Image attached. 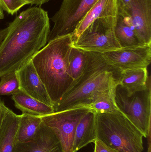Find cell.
Segmentation results:
<instances>
[{"mask_svg": "<svg viewBox=\"0 0 151 152\" xmlns=\"http://www.w3.org/2000/svg\"><path fill=\"white\" fill-rule=\"evenodd\" d=\"M114 33L121 47L143 45L140 42L134 30L125 24L122 17L118 14Z\"/></svg>", "mask_w": 151, "mask_h": 152, "instance_id": "ffe728a7", "label": "cell"}, {"mask_svg": "<svg viewBox=\"0 0 151 152\" xmlns=\"http://www.w3.org/2000/svg\"><path fill=\"white\" fill-rule=\"evenodd\" d=\"M0 4L3 10L12 15L17 13L23 6L28 4L25 0H0Z\"/></svg>", "mask_w": 151, "mask_h": 152, "instance_id": "603a6c76", "label": "cell"}, {"mask_svg": "<svg viewBox=\"0 0 151 152\" xmlns=\"http://www.w3.org/2000/svg\"><path fill=\"white\" fill-rule=\"evenodd\" d=\"M90 110L85 106L73 108L41 117L43 122L56 133L64 152H73L76 127L83 116Z\"/></svg>", "mask_w": 151, "mask_h": 152, "instance_id": "ba28073f", "label": "cell"}, {"mask_svg": "<svg viewBox=\"0 0 151 152\" xmlns=\"http://www.w3.org/2000/svg\"><path fill=\"white\" fill-rule=\"evenodd\" d=\"M17 72L20 90L33 98L53 107L46 87L31 60L23 65Z\"/></svg>", "mask_w": 151, "mask_h": 152, "instance_id": "7c38bea8", "label": "cell"}, {"mask_svg": "<svg viewBox=\"0 0 151 152\" xmlns=\"http://www.w3.org/2000/svg\"><path fill=\"white\" fill-rule=\"evenodd\" d=\"M87 52L72 46L69 57L70 74L74 80L80 75L87 60Z\"/></svg>", "mask_w": 151, "mask_h": 152, "instance_id": "44dd1931", "label": "cell"}, {"mask_svg": "<svg viewBox=\"0 0 151 152\" xmlns=\"http://www.w3.org/2000/svg\"><path fill=\"white\" fill-rule=\"evenodd\" d=\"M4 10L2 8L0 4V19H3L4 18Z\"/></svg>", "mask_w": 151, "mask_h": 152, "instance_id": "f546056e", "label": "cell"}, {"mask_svg": "<svg viewBox=\"0 0 151 152\" xmlns=\"http://www.w3.org/2000/svg\"><path fill=\"white\" fill-rule=\"evenodd\" d=\"M42 122L41 117L25 113L20 115L16 143L27 142L33 139L36 135Z\"/></svg>", "mask_w": 151, "mask_h": 152, "instance_id": "d6986e66", "label": "cell"}, {"mask_svg": "<svg viewBox=\"0 0 151 152\" xmlns=\"http://www.w3.org/2000/svg\"><path fill=\"white\" fill-rule=\"evenodd\" d=\"M72 44V34L57 37L47 43L31 59L53 106L74 81L69 67Z\"/></svg>", "mask_w": 151, "mask_h": 152, "instance_id": "3957f363", "label": "cell"}, {"mask_svg": "<svg viewBox=\"0 0 151 152\" xmlns=\"http://www.w3.org/2000/svg\"><path fill=\"white\" fill-rule=\"evenodd\" d=\"M95 126L96 138L109 147L119 152L143 151V134L120 111L95 113Z\"/></svg>", "mask_w": 151, "mask_h": 152, "instance_id": "277c9868", "label": "cell"}, {"mask_svg": "<svg viewBox=\"0 0 151 152\" xmlns=\"http://www.w3.org/2000/svg\"><path fill=\"white\" fill-rule=\"evenodd\" d=\"M31 5H35L36 6H41L44 4L48 2L49 0H25Z\"/></svg>", "mask_w": 151, "mask_h": 152, "instance_id": "d4e9b609", "label": "cell"}, {"mask_svg": "<svg viewBox=\"0 0 151 152\" xmlns=\"http://www.w3.org/2000/svg\"><path fill=\"white\" fill-rule=\"evenodd\" d=\"M98 1L63 0L59 10L51 18L54 26L50 32L48 42L72 34L79 22Z\"/></svg>", "mask_w": 151, "mask_h": 152, "instance_id": "52a82bcc", "label": "cell"}, {"mask_svg": "<svg viewBox=\"0 0 151 152\" xmlns=\"http://www.w3.org/2000/svg\"><path fill=\"white\" fill-rule=\"evenodd\" d=\"M8 30H9L8 27H7L6 28L0 30V46H1L3 41L5 38L6 35H7Z\"/></svg>", "mask_w": 151, "mask_h": 152, "instance_id": "4316f807", "label": "cell"}, {"mask_svg": "<svg viewBox=\"0 0 151 152\" xmlns=\"http://www.w3.org/2000/svg\"><path fill=\"white\" fill-rule=\"evenodd\" d=\"M118 16L117 0H98L77 25L72 34L73 42L95 20L100 18L117 17Z\"/></svg>", "mask_w": 151, "mask_h": 152, "instance_id": "4fadbf2b", "label": "cell"}, {"mask_svg": "<svg viewBox=\"0 0 151 152\" xmlns=\"http://www.w3.org/2000/svg\"><path fill=\"white\" fill-rule=\"evenodd\" d=\"M118 83L128 96L145 90L151 85L147 68L135 69L121 72Z\"/></svg>", "mask_w": 151, "mask_h": 152, "instance_id": "5bb4252c", "label": "cell"}, {"mask_svg": "<svg viewBox=\"0 0 151 152\" xmlns=\"http://www.w3.org/2000/svg\"><path fill=\"white\" fill-rule=\"evenodd\" d=\"M117 18H100L94 20L73 42L72 46L101 54L121 48L114 33Z\"/></svg>", "mask_w": 151, "mask_h": 152, "instance_id": "5b68a950", "label": "cell"}, {"mask_svg": "<svg viewBox=\"0 0 151 152\" xmlns=\"http://www.w3.org/2000/svg\"><path fill=\"white\" fill-rule=\"evenodd\" d=\"M12 95L15 107L22 113L42 117L55 113L53 107L33 98L20 89Z\"/></svg>", "mask_w": 151, "mask_h": 152, "instance_id": "e0dca14e", "label": "cell"}, {"mask_svg": "<svg viewBox=\"0 0 151 152\" xmlns=\"http://www.w3.org/2000/svg\"><path fill=\"white\" fill-rule=\"evenodd\" d=\"M1 78L0 95H12L20 89L17 70L6 74Z\"/></svg>", "mask_w": 151, "mask_h": 152, "instance_id": "7402d4cb", "label": "cell"}, {"mask_svg": "<svg viewBox=\"0 0 151 152\" xmlns=\"http://www.w3.org/2000/svg\"><path fill=\"white\" fill-rule=\"evenodd\" d=\"M132 0H117L118 8H123L126 7L129 4Z\"/></svg>", "mask_w": 151, "mask_h": 152, "instance_id": "83f0119b", "label": "cell"}, {"mask_svg": "<svg viewBox=\"0 0 151 152\" xmlns=\"http://www.w3.org/2000/svg\"><path fill=\"white\" fill-rule=\"evenodd\" d=\"M96 139L95 113L90 110L81 119L74 137L73 152H77Z\"/></svg>", "mask_w": 151, "mask_h": 152, "instance_id": "2e32d148", "label": "cell"}, {"mask_svg": "<svg viewBox=\"0 0 151 152\" xmlns=\"http://www.w3.org/2000/svg\"><path fill=\"white\" fill-rule=\"evenodd\" d=\"M6 107V106H5L3 102H2L1 100H0V126L1 124L3 119L4 117Z\"/></svg>", "mask_w": 151, "mask_h": 152, "instance_id": "484cf974", "label": "cell"}, {"mask_svg": "<svg viewBox=\"0 0 151 152\" xmlns=\"http://www.w3.org/2000/svg\"><path fill=\"white\" fill-rule=\"evenodd\" d=\"M151 45L121 47L101 55L110 66L121 74L125 70L147 68L151 61Z\"/></svg>", "mask_w": 151, "mask_h": 152, "instance_id": "30bf717a", "label": "cell"}, {"mask_svg": "<svg viewBox=\"0 0 151 152\" xmlns=\"http://www.w3.org/2000/svg\"><path fill=\"white\" fill-rule=\"evenodd\" d=\"M0 46V77L19 69L46 45L50 32L48 12L31 7L9 24Z\"/></svg>", "mask_w": 151, "mask_h": 152, "instance_id": "6da1fadb", "label": "cell"}, {"mask_svg": "<svg viewBox=\"0 0 151 152\" xmlns=\"http://www.w3.org/2000/svg\"><path fill=\"white\" fill-rule=\"evenodd\" d=\"M148 138V149L147 152H151V132L149 133V135L147 137Z\"/></svg>", "mask_w": 151, "mask_h": 152, "instance_id": "f1b7e54d", "label": "cell"}, {"mask_svg": "<svg viewBox=\"0 0 151 152\" xmlns=\"http://www.w3.org/2000/svg\"><path fill=\"white\" fill-rule=\"evenodd\" d=\"M94 143L95 146L94 152H119L115 149L109 147L98 138L95 139Z\"/></svg>", "mask_w": 151, "mask_h": 152, "instance_id": "cb8c5ba5", "label": "cell"}, {"mask_svg": "<svg viewBox=\"0 0 151 152\" xmlns=\"http://www.w3.org/2000/svg\"><path fill=\"white\" fill-rule=\"evenodd\" d=\"M151 85L145 90L128 96L118 85L115 100L119 110L147 137L151 132Z\"/></svg>", "mask_w": 151, "mask_h": 152, "instance_id": "8992f818", "label": "cell"}, {"mask_svg": "<svg viewBox=\"0 0 151 152\" xmlns=\"http://www.w3.org/2000/svg\"><path fill=\"white\" fill-rule=\"evenodd\" d=\"M87 54L82 73L53 106L55 112L86 107L98 92L118 86L120 73L110 66L101 53L87 52Z\"/></svg>", "mask_w": 151, "mask_h": 152, "instance_id": "7a4b0ae2", "label": "cell"}, {"mask_svg": "<svg viewBox=\"0 0 151 152\" xmlns=\"http://www.w3.org/2000/svg\"><path fill=\"white\" fill-rule=\"evenodd\" d=\"M20 115L6 107L0 126V152H12L16 144Z\"/></svg>", "mask_w": 151, "mask_h": 152, "instance_id": "9a60e30c", "label": "cell"}, {"mask_svg": "<svg viewBox=\"0 0 151 152\" xmlns=\"http://www.w3.org/2000/svg\"><path fill=\"white\" fill-rule=\"evenodd\" d=\"M118 14L142 44L151 45V0H132L126 7L118 8Z\"/></svg>", "mask_w": 151, "mask_h": 152, "instance_id": "9c48e42d", "label": "cell"}, {"mask_svg": "<svg viewBox=\"0 0 151 152\" xmlns=\"http://www.w3.org/2000/svg\"><path fill=\"white\" fill-rule=\"evenodd\" d=\"M117 87L98 92L86 107L95 113H106L119 110L115 100Z\"/></svg>", "mask_w": 151, "mask_h": 152, "instance_id": "ac0fdd59", "label": "cell"}, {"mask_svg": "<svg viewBox=\"0 0 151 152\" xmlns=\"http://www.w3.org/2000/svg\"><path fill=\"white\" fill-rule=\"evenodd\" d=\"M12 152H64L58 137L42 122L36 135L32 140L17 143Z\"/></svg>", "mask_w": 151, "mask_h": 152, "instance_id": "8fae6325", "label": "cell"}]
</instances>
